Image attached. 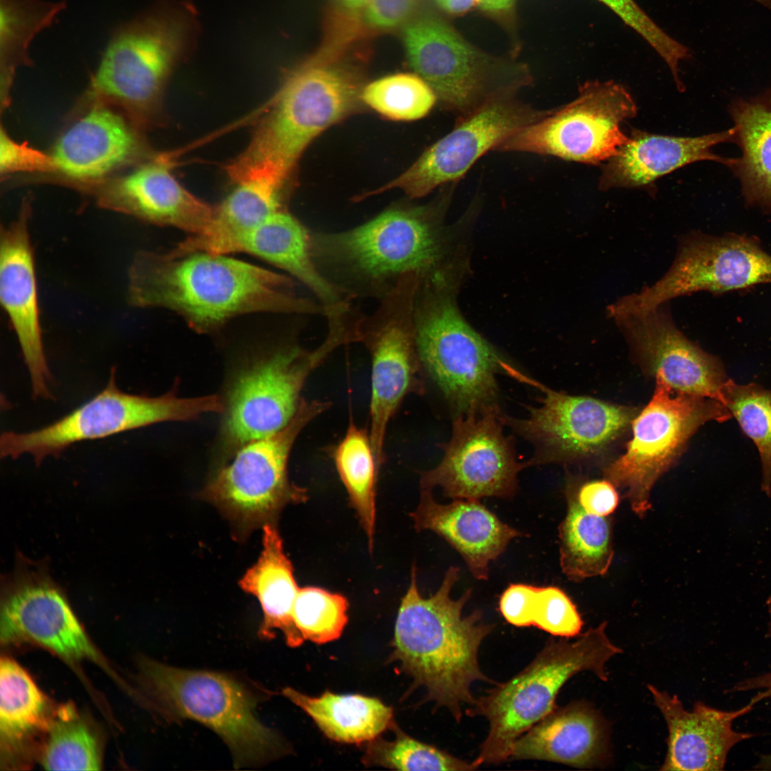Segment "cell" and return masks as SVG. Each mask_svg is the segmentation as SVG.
<instances>
[{"label": "cell", "instance_id": "obj_1", "mask_svg": "<svg viewBox=\"0 0 771 771\" xmlns=\"http://www.w3.org/2000/svg\"><path fill=\"white\" fill-rule=\"evenodd\" d=\"M288 277L226 256L138 251L127 272L126 297L137 308H163L196 331L216 330L253 312L324 314L321 304L293 294Z\"/></svg>", "mask_w": 771, "mask_h": 771}, {"label": "cell", "instance_id": "obj_2", "mask_svg": "<svg viewBox=\"0 0 771 771\" xmlns=\"http://www.w3.org/2000/svg\"><path fill=\"white\" fill-rule=\"evenodd\" d=\"M411 571L397 615L390 659L413 678L415 687L425 688L428 700L447 708L458 722L463 707L475 702L472 685L495 682L484 675L478 662L480 644L493 625L483 622L480 610L463 615L471 589L458 599L451 598L460 577L458 568L447 570L440 588L429 598L419 592L414 566Z\"/></svg>", "mask_w": 771, "mask_h": 771}, {"label": "cell", "instance_id": "obj_3", "mask_svg": "<svg viewBox=\"0 0 771 771\" xmlns=\"http://www.w3.org/2000/svg\"><path fill=\"white\" fill-rule=\"evenodd\" d=\"M437 211L393 208L353 228L311 232L314 263L350 296L382 298L405 274L425 276L446 265L451 233Z\"/></svg>", "mask_w": 771, "mask_h": 771}, {"label": "cell", "instance_id": "obj_4", "mask_svg": "<svg viewBox=\"0 0 771 771\" xmlns=\"http://www.w3.org/2000/svg\"><path fill=\"white\" fill-rule=\"evenodd\" d=\"M341 56L318 53L290 74L246 148L227 166L233 181L284 183L309 143L358 108L361 76Z\"/></svg>", "mask_w": 771, "mask_h": 771}, {"label": "cell", "instance_id": "obj_5", "mask_svg": "<svg viewBox=\"0 0 771 771\" xmlns=\"http://www.w3.org/2000/svg\"><path fill=\"white\" fill-rule=\"evenodd\" d=\"M453 268L421 277L413 318L421 365L459 415L498 405L497 375L510 365L460 313Z\"/></svg>", "mask_w": 771, "mask_h": 771}, {"label": "cell", "instance_id": "obj_6", "mask_svg": "<svg viewBox=\"0 0 771 771\" xmlns=\"http://www.w3.org/2000/svg\"><path fill=\"white\" fill-rule=\"evenodd\" d=\"M606 627L603 622L590 628L573 642L550 640L518 674L475 698L465 713L485 717L490 727L475 760L479 765L510 760L516 740L557 708V695L573 675L586 670L608 680L605 664L623 650Z\"/></svg>", "mask_w": 771, "mask_h": 771}, {"label": "cell", "instance_id": "obj_7", "mask_svg": "<svg viewBox=\"0 0 771 771\" xmlns=\"http://www.w3.org/2000/svg\"><path fill=\"white\" fill-rule=\"evenodd\" d=\"M194 8L160 0L115 30L92 77L91 91L143 121L157 108L175 66L196 45Z\"/></svg>", "mask_w": 771, "mask_h": 771}, {"label": "cell", "instance_id": "obj_8", "mask_svg": "<svg viewBox=\"0 0 771 771\" xmlns=\"http://www.w3.org/2000/svg\"><path fill=\"white\" fill-rule=\"evenodd\" d=\"M142 683L171 720H193L209 727L230 749L236 767L262 763L279 754L278 736L256 717V697L228 675L185 670L149 659L140 666Z\"/></svg>", "mask_w": 771, "mask_h": 771}, {"label": "cell", "instance_id": "obj_9", "mask_svg": "<svg viewBox=\"0 0 771 771\" xmlns=\"http://www.w3.org/2000/svg\"><path fill=\"white\" fill-rule=\"evenodd\" d=\"M403 40L416 74L433 89L443 106L459 118L495 99L515 96L533 81L525 64L480 49L434 15L408 23Z\"/></svg>", "mask_w": 771, "mask_h": 771}, {"label": "cell", "instance_id": "obj_10", "mask_svg": "<svg viewBox=\"0 0 771 771\" xmlns=\"http://www.w3.org/2000/svg\"><path fill=\"white\" fill-rule=\"evenodd\" d=\"M330 403L301 400L289 423L278 432L239 448L211 475L202 496L216 506L239 533L274 524L289 504L303 503L306 490L288 478V458L303 429Z\"/></svg>", "mask_w": 771, "mask_h": 771}, {"label": "cell", "instance_id": "obj_11", "mask_svg": "<svg viewBox=\"0 0 771 771\" xmlns=\"http://www.w3.org/2000/svg\"><path fill=\"white\" fill-rule=\"evenodd\" d=\"M217 395L181 398L170 391L158 397L119 389L114 368L106 386L92 398L56 421L27 433L6 431L0 438L1 458L30 454L36 464L56 457L71 445L168 421H185L221 413Z\"/></svg>", "mask_w": 771, "mask_h": 771}, {"label": "cell", "instance_id": "obj_12", "mask_svg": "<svg viewBox=\"0 0 771 771\" xmlns=\"http://www.w3.org/2000/svg\"><path fill=\"white\" fill-rule=\"evenodd\" d=\"M655 378L652 398L632 421V438L625 451L603 469L605 478L623 490L639 518L652 508L655 483L673 465L699 428L732 417L721 402L676 391L660 377Z\"/></svg>", "mask_w": 771, "mask_h": 771}, {"label": "cell", "instance_id": "obj_13", "mask_svg": "<svg viewBox=\"0 0 771 771\" xmlns=\"http://www.w3.org/2000/svg\"><path fill=\"white\" fill-rule=\"evenodd\" d=\"M343 344L341 336L328 333L315 350L284 348L242 370L223 400L221 440L226 451L233 455L242 445L284 428L299 407L310 373Z\"/></svg>", "mask_w": 771, "mask_h": 771}, {"label": "cell", "instance_id": "obj_14", "mask_svg": "<svg viewBox=\"0 0 771 771\" xmlns=\"http://www.w3.org/2000/svg\"><path fill=\"white\" fill-rule=\"evenodd\" d=\"M626 89L613 81H587L570 103L515 131L495 150L553 156L598 165L612 158L628 139L621 124L637 114Z\"/></svg>", "mask_w": 771, "mask_h": 771}, {"label": "cell", "instance_id": "obj_15", "mask_svg": "<svg viewBox=\"0 0 771 771\" xmlns=\"http://www.w3.org/2000/svg\"><path fill=\"white\" fill-rule=\"evenodd\" d=\"M420 275L403 276L371 316L361 318L359 341L371 356L370 439L379 468L384 462L388 423L404 398L420 388L414 302Z\"/></svg>", "mask_w": 771, "mask_h": 771}, {"label": "cell", "instance_id": "obj_16", "mask_svg": "<svg viewBox=\"0 0 771 771\" xmlns=\"http://www.w3.org/2000/svg\"><path fill=\"white\" fill-rule=\"evenodd\" d=\"M544 393L540 405L530 407L525 418L504 415L506 425L534 448L528 466L574 463L605 450L638 414L633 406L552 390L526 376Z\"/></svg>", "mask_w": 771, "mask_h": 771}, {"label": "cell", "instance_id": "obj_17", "mask_svg": "<svg viewBox=\"0 0 771 771\" xmlns=\"http://www.w3.org/2000/svg\"><path fill=\"white\" fill-rule=\"evenodd\" d=\"M504 425L498 405L455 415L450 438L440 446L443 458L421 474V488L440 487L453 499L513 497L518 475L528 465L518 460Z\"/></svg>", "mask_w": 771, "mask_h": 771}, {"label": "cell", "instance_id": "obj_18", "mask_svg": "<svg viewBox=\"0 0 771 771\" xmlns=\"http://www.w3.org/2000/svg\"><path fill=\"white\" fill-rule=\"evenodd\" d=\"M762 283H771V255L755 237L692 231L679 240L667 271L633 293L632 300L638 308L648 310L695 292L721 293Z\"/></svg>", "mask_w": 771, "mask_h": 771}, {"label": "cell", "instance_id": "obj_19", "mask_svg": "<svg viewBox=\"0 0 771 771\" xmlns=\"http://www.w3.org/2000/svg\"><path fill=\"white\" fill-rule=\"evenodd\" d=\"M551 111L533 108L515 96L491 100L460 117L454 128L427 149L403 174L378 191L400 188L411 198L423 197L454 182L489 150L518 129Z\"/></svg>", "mask_w": 771, "mask_h": 771}, {"label": "cell", "instance_id": "obj_20", "mask_svg": "<svg viewBox=\"0 0 771 771\" xmlns=\"http://www.w3.org/2000/svg\"><path fill=\"white\" fill-rule=\"evenodd\" d=\"M668 303L644 311L606 314L647 373L660 377L676 391L723 404L722 389L729 378L722 363L682 333Z\"/></svg>", "mask_w": 771, "mask_h": 771}, {"label": "cell", "instance_id": "obj_21", "mask_svg": "<svg viewBox=\"0 0 771 771\" xmlns=\"http://www.w3.org/2000/svg\"><path fill=\"white\" fill-rule=\"evenodd\" d=\"M0 617L2 644L31 642L69 662L86 660L111 671L62 591L44 573H16L2 594Z\"/></svg>", "mask_w": 771, "mask_h": 771}, {"label": "cell", "instance_id": "obj_22", "mask_svg": "<svg viewBox=\"0 0 771 771\" xmlns=\"http://www.w3.org/2000/svg\"><path fill=\"white\" fill-rule=\"evenodd\" d=\"M31 216V202L25 199L17 217L1 226L0 299L29 372L33 395L47 399L51 397V376L43 343Z\"/></svg>", "mask_w": 771, "mask_h": 771}, {"label": "cell", "instance_id": "obj_23", "mask_svg": "<svg viewBox=\"0 0 771 771\" xmlns=\"http://www.w3.org/2000/svg\"><path fill=\"white\" fill-rule=\"evenodd\" d=\"M101 207L144 222L180 228L190 235L210 223L215 207L196 198L171 174L161 156H153L124 176L100 186Z\"/></svg>", "mask_w": 771, "mask_h": 771}, {"label": "cell", "instance_id": "obj_24", "mask_svg": "<svg viewBox=\"0 0 771 771\" xmlns=\"http://www.w3.org/2000/svg\"><path fill=\"white\" fill-rule=\"evenodd\" d=\"M647 687L668 728L667 752L660 770H722L731 749L753 736L732 728L734 720L754 707L750 701L732 711L696 702L690 712L676 695L652 685Z\"/></svg>", "mask_w": 771, "mask_h": 771}, {"label": "cell", "instance_id": "obj_25", "mask_svg": "<svg viewBox=\"0 0 771 771\" xmlns=\"http://www.w3.org/2000/svg\"><path fill=\"white\" fill-rule=\"evenodd\" d=\"M735 129L697 137L670 136L633 128L615 155L602 167L599 188H644L652 194L656 180L700 161L731 166L734 159L715 155L711 148L734 141Z\"/></svg>", "mask_w": 771, "mask_h": 771}, {"label": "cell", "instance_id": "obj_26", "mask_svg": "<svg viewBox=\"0 0 771 771\" xmlns=\"http://www.w3.org/2000/svg\"><path fill=\"white\" fill-rule=\"evenodd\" d=\"M147 154L141 137L125 119L98 104L59 138L51 153L56 172L92 181Z\"/></svg>", "mask_w": 771, "mask_h": 771}, {"label": "cell", "instance_id": "obj_27", "mask_svg": "<svg viewBox=\"0 0 771 771\" xmlns=\"http://www.w3.org/2000/svg\"><path fill=\"white\" fill-rule=\"evenodd\" d=\"M431 490L422 489L420 503L411 513L415 529L438 534L462 556L474 578L487 580L490 563L523 534L503 523L480 500L453 499L440 504Z\"/></svg>", "mask_w": 771, "mask_h": 771}, {"label": "cell", "instance_id": "obj_28", "mask_svg": "<svg viewBox=\"0 0 771 771\" xmlns=\"http://www.w3.org/2000/svg\"><path fill=\"white\" fill-rule=\"evenodd\" d=\"M604 721L587 702L556 708L516 740L511 760H537L578 768L599 765L606 757Z\"/></svg>", "mask_w": 771, "mask_h": 771}, {"label": "cell", "instance_id": "obj_29", "mask_svg": "<svg viewBox=\"0 0 771 771\" xmlns=\"http://www.w3.org/2000/svg\"><path fill=\"white\" fill-rule=\"evenodd\" d=\"M237 252L260 257L286 271L318 298L327 318L350 310V298L318 269L311 251V231L284 210L278 211L247 233Z\"/></svg>", "mask_w": 771, "mask_h": 771}, {"label": "cell", "instance_id": "obj_30", "mask_svg": "<svg viewBox=\"0 0 771 771\" xmlns=\"http://www.w3.org/2000/svg\"><path fill=\"white\" fill-rule=\"evenodd\" d=\"M237 187L217 207L201 233L190 235L170 251L174 256L203 251L226 255L237 252L241 239L271 214L283 210L281 183L269 178H253Z\"/></svg>", "mask_w": 771, "mask_h": 771}, {"label": "cell", "instance_id": "obj_31", "mask_svg": "<svg viewBox=\"0 0 771 771\" xmlns=\"http://www.w3.org/2000/svg\"><path fill=\"white\" fill-rule=\"evenodd\" d=\"M263 529L261 554L239 584L245 592L255 595L261 604L263 620L258 636L270 640L275 637L276 630H280L288 646L298 647L304 640L292 618L298 590L292 564L284 553L283 541L275 525L266 524Z\"/></svg>", "mask_w": 771, "mask_h": 771}, {"label": "cell", "instance_id": "obj_32", "mask_svg": "<svg viewBox=\"0 0 771 771\" xmlns=\"http://www.w3.org/2000/svg\"><path fill=\"white\" fill-rule=\"evenodd\" d=\"M567 512L559 525L560 563L573 582L605 575L613 561V520L588 513L578 500L573 476L565 487Z\"/></svg>", "mask_w": 771, "mask_h": 771}, {"label": "cell", "instance_id": "obj_33", "mask_svg": "<svg viewBox=\"0 0 771 771\" xmlns=\"http://www.w3.org/2000/svg\"><path fill=\"white\" fill-rule=\"evenodd\" d=\"M283 694L301 708L331 740L343 743L369 742L393 724V710L380 700L326 691L311 697L291 687Z\"/></svg>", "mask_w": 771, "mask_h": 771}, {"label": "cell", "instance_id": "obj_34", "mask_svg": "<svg viewBox=\"0 0 771 771\" xmlns=\"http://www.w3.org/2000/svg\"><path fill=\"white\" fill-rule=\"evenodd\" d=\"M735 137L742 156L732 168L750 204L771 210V91L731 109Z\"/></svg>", "mask_w": 771, "mask_h": 771}, {"label": "cell", "instance_id": "obj_35", "mask_svg": "<svg viewBox=\"0 0 771 771\" xmlns=\"http://www.w3.org/2000/svg\"><path fill=\"white\" fill-rule=\"evenodd\" d=\"M54 712L46 697L16 661H0V745L6 762L27 742L48 729Z\"/></svg>", "mask_w": 771, "mask_h": 771}, {"label": "cell", "instance_id": "obj_36", "mask_svg": "<svg viewBox=\"0 0 771 771\" xmlns=\"http://www.w3.org/2000/svg\"><path fill=\"white\" fill-rule=\"evenodd\" d=\"M340 478L348 495L372 552L376 530V485L379 467L376 463L370 435L352 420L342 440L333 450Z\"/></svg>", "mask_w": 771, "mask_h": 771}, {"label": "cell", "instance_id": "obj_37", "mask_svg": "<svg viewBox=\"0 0 771 771\" xmlns=\"http://www.w3.org/2000/svg\"><path fill=\"white\" fill-rule=\"evenodd\" d=\"M46 733L40 762L45 770H101L99 739L71 705H64L54 712Z\"/></svg>", "mask_w": 771, "mask_h": 771}, {"label": "cell", "instance_id": "obj_38", "mask_svg": "<svg viewBox=\"0 0 771 771\" xmlns=\"http://www.w3.org/2000/svg\"><path fill=\"white\" fill-rule=\"evenodd\" d=\"M64 1L0 0L1 76L9 81L20 64H29V47L65 9Z\"/></svg>", "mask_w": 771, "mask_h": 771}, {"label": "cell", "instance_id": "obj_39", "mask_svg": "<svg viewBox=\"0 0 771 771\" xmlns=\"http://www.w3.org/2000/svg\"><path fill=\"white\" fill-rule=\"evenodd\" d=\"M723 404L757 448L762 465V490L771 496V390L729 378L722 389Z\"/></svg>", "mask_w": 771, "mask_h": 771}, {"label": "cell", "instance_id": "obj_40", "mask_svg": "<svg viewBox=\"0 0 771 771\" xmlns=\"http://www.w3.org/2000/svg\"><path fill=\"white\" fill-rule=\"evenodd\" d=\"M362 760L366 765L410 771H468L480 766L475 760H463L399 731L392 741L370 740Z\"/></svg>", "mask_w": 771, "mask_h": 771}, {"label": "cell", "instance_id": "obj_41", "mask_svg": "<svg viewBox=\"0 0 771 771\" xmlns=\"http://www.w3.org/2000/svg\"><path fill=\"white\" fill-rule=\"evenodd\" d=\"M437 96L429 84L413 74H397L376 80L363 88L362 100L393 120L412 121L424 117Z\"/></svg>", "mask_w": 771, "mask_h": 771}, {"label": "cell", "instance_id": "obj_42", "mask_svg": "<svg viewBox=\"0 0 771 771\" xmlns=\"http://www.w3.org/2000/svg\"><path fill=\"white\" fill-rule=\"evenodd\" d=\"M346 598L317 587L298 588L293 610L294 625L304 640L323 644L338 639L348 622Z\"/></svg>", "mask_w": 771, "mask_h": 771}, {"label": "cell", "instance_id": "obj_43", "mask_svg": "<svg viewBox=\"0 0 771 771\" xmlns=\"http://www.w3.org/2000/svg\"><path fill=\"white\" fill-rule=\"evenodd\" d=\"M534 626L554 636L578 635L583 626L571 599L555 586L530 585L522 615V627Z\"/></svg>", "mask_w": 771, "mask_h": 771}, {"label": "cell", "instance_id": "obj_44", "mask_svg": "<svg viewBox=\"0 0 771 771\" xmlns=\"http://www.w3.org/2000/svg\"><path fill=\"white\" fill-rule=\"evenodd\" d=\"M640 35L669 66L675 83L679 84V64L690 58V50L670 36L634 0H598Z\"/></svg>", "mask_w": 771, "mask_h": 771}, {"label": "cell", "instance_id": "obj_45", "mask_svg": "<svg viewBox=\"0 0 771 771\" xmlns=\"http://www.w3.org/2000/svg\"><path fill=\"white\" fill-rule=\"evenodd\" d=\"M0 171L5 175L24 171L56 172V166L51 154L30 147L27 143L16 142L1 127Z\"/></svg>", "mask_w": 771, "mask_h": 771}, {"label": "cell", "instance_id": "obj_46", "mask_svg": "<svg viewBox=\"0 0 771 771\" xmlns=\"http://www.w3.org/2000/svg\"><path fill=\"white\" fill-rule=\"evenodd\" d=\"M419 0H371L361 12L363 26L371 32H384L405 23Z\"/></svg>", "mask_w": 771, "mask_h": 771}, {"label": "cell", "instance_id": "obj_47", "mask_svg": "<svg viewBox=\"0 0 771 771\" xmlns=\"http://www.w3.org/2000/svg\"><path fill=\"white\" fill-rule=\"evenodd\" d=\"M576 488L577 498L588 513L608 516L619 504V495L616 487L608 480H594L581 482L573 477Z\"/></svg>", "mask_w": 771, "mask_h": 771}, {"label": "cell", "instance_id": "obj_48", "mask_svg": "<svg viewBox=\"0 0 771 771\" xmlns=\"http://www.w3.org/2000/svg\"><path fill=\"white\" fill-rule=\"evenodd\" d=\"M478 9L485 16L500 25L508 34L513 46L512 54L515 56L520 47L518 37V0H476Z\"/></svg>", "mask_w": 771, "mask_h": 771}, {"label": "cell", "instance_id": "obj_49", "mask_svg": "<svg viewBox=\"0 0 771 771\" xmlns=\"http://www.w3.org/2000/svg\"><path fill=\"white\" fill-rule=\"evenodd\" d=\"M769 603L768 612L770 620L768 623V636L771 638V600H770ZM752 690H760V692L757 693L750 700L754 705L764 699L771 697V672L740 681L734 686L732 690L747 691Z\"/></svg>", "mask_w": 771, "mask_h": 771}, {"label": "cell", "instance_id": "obj_50", "mask_svg": "<svg viewBox=\"0 0 771 771\" xmlns=\"http://www.w3.org/2000/svg\"><path fill=\"white\" fill-rule=\"evenodd\" d=\"M444 12L453 17L462 16L477 7L476 0H433Z\"/></svg>", "mask_w": 771, "mask_h": 771}, {"label": "cell", "instance_id": "obj_51", "mask_svg": "<svg viewBox=\"0 0 771 771\" xmlns=\"http://www.w3.org/2000/svg\"><path fill=\"white\" fill-rule=\"evenodd\" d=\"M755 769L771 770V754L760 755Z\"/></svg>", "mask_w": 771, "mask_h": 771}, {"label": "cell", "instance_id": "obj_52", "mask_svg": "<svg viewBox=\"0 0 771 771\" xmlns=\"http://www.w3.org/2000/svg\"><path fill=\"white\" fill-rule=\"evenodd\" d=\"M763 6H767L771 4V0H753Z\"/></svg>", "mask_w": 771, "mask_h": 771}]
</instances>
